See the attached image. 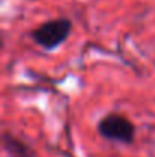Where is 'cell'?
<instances>
[{
	"label": "cell",
	"instance_id": "1",
	"mask_svg": "<svg viewBox=\"0 0 155 157\" xmlns=\"http://www.w3.org/2000/svg\"><path fill=\"white\" fill-rule=\"evenodd\" d=\"M73 21L68 17H56L43 21L29 32L31 40L41 49L53 52L59 49L72 35Z\"/></svg>",
	"mask_w": 155,
	"mask_h": 157
},
{
	"label": "cell",
	"instance_id": "2",
	"mask_svg": "<svg viewBox=\"0 0 155 157\" xmlns=\"http://www.w3.org/2000/svg\"><path fill=\"white\" fill-rule=\"evenodd\" d=\"M96 131L102 139L120 145H132L137 133L134 122L120 113H108L102 116L96 125Z\"/></svg>",
	"mask_w": 155,
	"mask_h": 157
},
{
	"label": "cell",
	"instance_id": "3",
	"mask_svg": "<svg viewBox=\"0 0 155 157\" xmlns=\"http://www.w3.org/2000/svg\"><path fill=\"white\" fill-rule=\"evenodd\" d=\"M2 142H3L5 151L8 153L9 157H35L34 150L26 142H23L21 139H18L9 131H3Z\"/></svg>",
	"mask_w": 155,
	"mask_h": 157
}]
</instances>
